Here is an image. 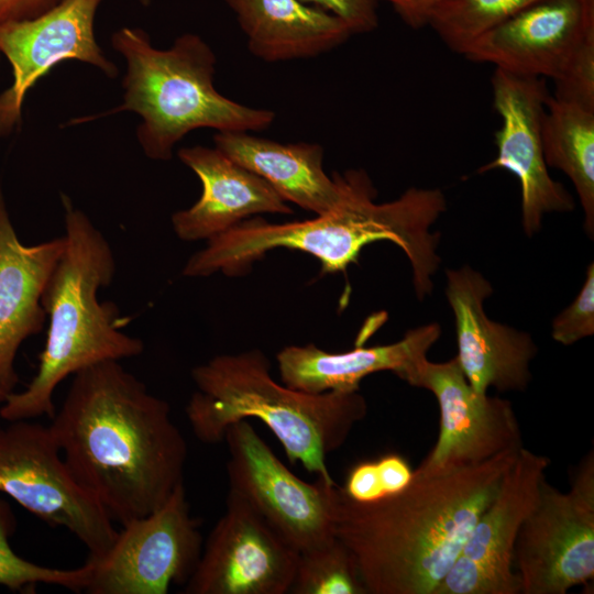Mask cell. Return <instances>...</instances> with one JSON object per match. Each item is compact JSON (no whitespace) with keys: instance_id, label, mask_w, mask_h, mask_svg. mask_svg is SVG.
Instances as JSON below:
<instances>
[{"instance_id":"cell-1","label":"cell","mask_w":594,"mask_h":594,"mask_svg":"<svg viewBox=\"0 0 594 594\" xmlns=\"http://www.w3.org/2000/svg\"><path fill=\"white\" fill-rule=\"evenodd\" d=\"M50 428L76 482L121 526L184 483L187 443L167 402L119 361L73 375Z\"/></svg>"},{"instance_id":"cell-2","label":"cell","mask_w":594,"mask_h":594,"mask_svg":"<svg viewBox=\"0 0 594 594\" xmlns=\"http://www.w3.org/2000/svg\"><path fill=\"white\" fill-rule=\"evenodd\" d=\"M518 452L475 465L415 469L407 487L374 502L353 501L337 485L333 532L352 553L366 594H433Z\"/></svg>"},{"instance_id":"cell-3","label":"cell","mask_w":594,"mask_h":594,"mask_svg":"<svg viewBox=\"0 0 594 594\" xmlns=\"http://www.w3.org/2000/svg\"><path fill=\"white\" fill-rule=\"evenodd\" d=\"M346 174V190L337 209L305 221L268 223L260 218L243 220L208 241L183 268L189 277L222 272L229 276L248 272L268 251L285 248L315 256L323 273L345 272L358 263L364 246L391 241L407 255L417 297L433 289L432 275L440 257V234L430 227L446 211L439 189L409 188L395 200L378 204L377 191L364 170Z\"/></svg>"},{"instance_id":"cell-4","label":"cell","mask_w":594,"mask_h":594,"mask_svg":"<svg viewBox=\"0 0 594 594\" xmlns=\"http://www.w3.org/2000/svg\"><path fill=\"white\" fill-rule=\"evenodd\" d=\"M62 202L65 245L42 295L48 318L45 345L29 385L0 405V417L6 421L42 416L52 419L56 411L54 391L66 377L103 361L136 356L144 350L142 340L122 331L118 308L97 297L116 273L109 242L64 194Z\"/></svg>"},{"instance_id":"cell-5","label":"cell","mask_w":594,"mask_h":594,"mask_svg":"<svg viewBox=\"0 0 594 594\" xmlns=\"http://www.w3.org/2000/svg\"><path fill=\"white\" fill-rule=\"evenodd\" d=\"M258 349L221 354L191 370L196 392L186 416L196 438L207 444L224 440L241 420L262 421L280 442L292 463L336 484L327 457L340 449L367 415L360 391L307 393L278 384Z\"/></svg>"},{"instance_id":"cell-6","label":"cell","mask_w":594,"mask_h":594,"mask_svg":"<svg viewBox=\"0 0 594 594\" xmlns=\"http://www.w3.org/2000/svg\"><path fill=\"white\" fill-rule=\"evenodd\" d=\"M111 44L125 61L123 102L69 124L134 112L142 119L136 139L145 156L168 161L174 146L194 130L262 131L275 120L274 111L244 106L215 88L217 57L197 34L185 33L161 50L152 45L144 30L121 28L112 34Z\"/></svg>"},{"instance_id":"cell-7","label":"cell","mask_w":594,"mask_h":594,"mask_svg":"<svg viewBox=\"0 0 594 594\" xmlns=\"http://www.w3.org/2000/svg\"><path fill=\"white\" fill-rule=\"evenodd\" d=\"M0 493L69 530L90 559L103 556L117 537L111 518L73 477L50 426L21 419L0 427Z\"/></svg>"},{"instance_id":"cell-8","label":"cell","mask_w":594,"mask_h":594,"mask_svg":"<svg viewBox=\"0 0 594 594\" xmlns=\"http://www.w3.org/2000/svg\"><path fill=\"white\" fill-rule=\"evenodd\" d=\"M520 594H565L594 578V451L562 492L544 480L514 549Z\"/></svg>"},{"instance_id":"cell-9","label":"cell","mask_w":594,"mask_h":594,"mask_svg":"<svg viewBox=\"0 0 594 594\" xmlns=\"http://www.w3.org/2000/svg\"><path fill=\"white\" fill-rule=\"evenodd\" d=\"M199 520L191 516L184 483L165 503L118 531L108 551L91 563L84 592L89 594H166L186 584L202 552Z\"/></svg>"},{"instance_id":"cell-10","label":"cell","mask_w":594,"mask_h":594,"mask_svg":"<svg viewBox=\"0 0 594 594\" xmlns=\"http://www.w3.org/2000/svg\"><path fill=\"white\" fill-rule=\"evenodd\" d=\"M229 450V490L243 497L295 550L317 548L334 537L336 484L295 475L258 436L249 420L231 425L224 435Z\"/></svg>"},{"instance_id":"cell-11","label":"cell","mask_w":594,"mask_h":594,"mask_svg":"<svg viewBox=\"0 0 594 594\" xmlns=\"http://www.w3.org/2000/svg\"><path fill=\"white\" fill-rule=\"evenodd\" d=\"M299 552L238 493L210 531L185 594L289 593Z\"/></svg>"},{"instance_id":"cell-12","label":"cell","mask_w":594,"mask_h":594,"mask_svg":"<svg viewBox=\"0 0 594 594\" xmlns=\"http://www.w3.org/2000/svg\"><path fill=\"white\" fill-rule=\"evenodd\" d=\"M550 459L526 448L475 522L460 556L433 594H520L514 549L534 508Z\"/></svg>"},{"instance_id":"cell-13","label":"cell","mask_w":594,"mask_h":594,"mask_svg":"<svg viewBox=\"0 0 594 594\" xmlns=\"http://www.w3.org/2000/svg\"><path fill=\"white\" fill-rule=\"evenodd\" d=\"M103 0H63L47 12L0 26V54L12 69V82L0 94V136L21 123L30 89L63 61L87 63L116 78L117 65L97 43L95 18Z\"/></svg>"},{"instance_id":"cell-14","label":"cell","mask_w":594,"mask_h":594,"mask_svg":"<svg viewBox=\"0 0 594 594\" xmlns=\"http://www.w3.org/2000/svg\"><path fill=\"white\" fill-rule=\"evenodd\" d=\"M413 386L431 392L440 414L437 441L417 471L475 465L524 447L512 403L475 392L457 358L426 360Z\"/></svg>"},{"instance_id":"cell-15","label":"cell","mask_w":594,"mask_h":594,"mask_svg":"<svg viewBox=\"0 0 594 594\" xmlns=\"http://www.w3.org/2000/svg\"><path fill=\"white\" fill-rule=\"evenodd\" d=\"M492 95L494 109L502 119L495 134L497 156L479 173L503 168L517 177L522 228L531 237L539 231L543 215L574 209L573 198L552 179L544 160L542 120L550 94L541 78L495 68Z\"/></svg>"},{"instance_id":"cell-16","label":"cell","mask_w":594,"mask_h":594,"mask_svg":"<svg viewBox=\"0 0 594 594\" xmlns=\"http://www.w3.org/2000/svg\"><path fill=\"white\" fill-rule=\"evenodd\" d=\"M594 37V0H538L491 30L462 55L505 72L558 79Z\"/></svg>"},{"instance_id":"cell-17","label":"cell","mask_w":594,"mask_h":594,"mask_svg":"<svg viewBox=\"0 0 594 594\" xmlns=\"http://www.w3.org/2000/svg\"><path fill=\"white\" fill-rule=\"evenodd\" d=\"M492 293L490 282L470 266L447 271L446 295L455 321V358L480 394H487L490 387L524 391L531 381L530 363L537 346L527 332L487 317L484 300Z\"/></svg>"},{"instance_id":"cell-18","label":"cell","mask_w":594,"mask_h":594,"mask_svg":"<svg viewBox=\"0 0 594 594\" xmlns=\"http://www.w3.org/2000/svg\"><path fill=\"white\" fill-rule=\"evenodd\" d=\"M64 245V237L23 244L0 189V405L19 382L14 362L20 345L44 327L42 295Z\"/></svg>"},{"instance_id":"cell-19","label":"cell","mask_w":594,"mask_h":594,"mask_svg":"<svg viewBox=\"0 0 594 594\" xmlns=\"http://www.w3.org/2000/svg\"><path fill=\"white\" fill-rule=\"evenodd\" d=\"M177 156L202 185L200 198L172 216L180 240H209L254 215L293 213L270 184L216 147H182Z\"/></svg>"},{"instance_id":"cell-20","label":"cell","mask_w":594,"mask_h":594,"mask_svg":"<svg viewBox=\"0 0 594 594\" xmlns=\"http://www.w3.org/2000/svg\"><path fill=\"white\" fill-rule=\"evenodd\" d=\"M441 334L438 323L406 332L397 342L333 353L315 344L289 345L277 355L283 384L307 393L354 392L366 376L383 371L396 374L413 386L416 375L428 360L427 353Z\"/></svg>"},{"instance_id":"cell-21","label":"cell","mask_w":594,"mask_h":594,"mask_svg":"<svg viewBox=\"0 0 594 594\" xmlns=\"http://www.w3.org/2000/svg\"><path fill=\"white\" fill-rule=\"evenodd\" d=\"M215 147L270 184L285 200L318 215L338 208L346 190V174L330 177L324 151L317 143H279L249 132H217Z\"/></svg>"},{"instance_id":"cell-22","label":"cell","mask_w":594,"mask_h":594,"mask_svg":"<svg viewBox=\"0 0 594 594\" xmlns=\"http://www.w3.org/2000/svg\"><path fill=\"white\" fill-rule=\"evenodd\" d=\"M257 58H310L343 44L352 32L338 16L300 0H224Z\"/></svg>"},{"instance_id":"cell-23","label":"cell","mask_w":594,"mask_h":594,"mask_svg":"<svg viewBox=\"0 0 594 594\" xmlns=\"http://www.w3.org/2000/svg\"><path fill=\"white\" fill-rule=\"evenodd\" d=\"M548 167L562 170L582 205L588 237L594 234V108L549 96L542 120Z\"/></svg>"},{"instance_id":"cell-24","label":"cell","mask_w":594,"mask_h":594,"mask_svg":"<svg viewBox=\"0 0 594 594\" xmlns=\"http://www.w3.org/2000/svg\"><path fill=\"white\" fill-rule=\"evenodd\" d=\"M538 0H438L428 25L452 51L463 52L481 36Z\"/></svg>"},{"instance_id":"cell-25","label":"cell","mask_w":594,"mask_h":594,"mask_svg":"<svg viewBox=\"0 0 594 594\" xmlns=\"http://www.w3.org/2000/svg\"><path fill=\"white\" fill-rule=\"evenodd\" d=\"M294 594H366L350 550L336 536L299 552L289 590Z\"/></svg>"},{"instance_id":"cell-26","label":"cell","mask_w":594,"mask_h":594,"mask_svg":"<svg viewBox=\"0 0 594 594\" xmlns=\"http://www.w3.org/2000/svg\"><path fill=\"white\" fill-rule=\"evenodd\" d=\"M16 528V518L11 505L0 498V585L11 591L34 590L37 584H51L74 592H84L92 565L87 560L75 569H57L28 561L15 553L10 537Z\"/></svg>"},{"instance_id":"cell-27","label":"cell","mask_w":594,"mask_h":594,"mask_svg":"<svg viewBox=\"0 0 594 594\" xmlns=\"http://www.w3.org/2000/svg\"><path fill=\"white\" fill-rule=\"evenodd\" d=\"M594 333V264L587 267L585 282L575 299L552 322V338L570 345Z\"/></svg>"},{"instance_id":"cell-28","label":"cell","mask_w":594,"mask_h":594,"mask_svg":"<svg viewBox=\"0 0 594 594\" xmlns=\"http://www.w3.org/2000/svg\"><path fill=\"white\" fill-rule=\"evenodd\" d=\"M304 3L320 8L339 19L350 29L352 34L374 31L378 25L375 0H300Z\"/></svg>"},{"instance_id":"cell-29","label":"cell","mask_w":594,"mask_h":594,"mask_svg":"<svg viewBox=\"0 0 594 594\" xmlns=\"http://www.w3.org/2000/svg\"><path fill=\"white\" fill-rule=\"evenodd\" d=\"M341 488L349 498L356 502L367 503L385 497L375 460L353 465Z\"/></svg>"},{"instance_id":"cell-30","label":"cell","mask_w":594,"mask_h":594,"mask_svg":"<svg viewBox=\"0 0 594 594\" xmlns=\"http://www.w3.org/2000/svg\"><path fill=\"white\" fill-rule=\"evenodd\" d=\"M375 461L385 496L403 491L411 482L414 470L402 455L388 453Z\"/></svg>"},{"instance_id":"cell-31","label":"cell","mask_w":594,"mask_h":594,"mask_svg":"<svg viewBox=\"0 0 594 594\" xmlns=\"http://www.w3.org/2000/svg\"><path fill=\"white\" fill-rule=\"evenodd\" d=\"M63 0H0V26L34 19Z\"/></svg>"},{"instance_id":"cell-32","label":"cell","mask_w":594,"mask_h":594,"mask_svg":"<svg viewBox=\"0 0 594 594\" xmlns=\"http://www.w3.org/2000/svg\"><path fill=\"white\" fill-rule=\"evenodd\" d=\"M387 2L402 21L413 29L428 25L430 13L438 0H375Z\"/></svg>"},{"instance_id":"cell-33","label":"cell","mask_w":594,"mask_h":594,"mask_svg":"<svg viewBox=\"0 0 594 594\" xmlns=\"http://www.w3.org/2000/svg\"><path fill=\"white\" fill-rule=\"evenodd\" d=\"M139 2H140L142 6L147 7V6L152 2V0H139Z\"/></svg>"},{"instance_id":"cell-34","label":"cell","mask_w":594,"mask_h":594,"mask_svg":"<svg viewBox=\"0 0 594 594\" xmlns=\"http://www.w3.org/2000/svg\"><path fill=\"white\" fill-rule=\"evenodd\" d=\"M0 61H1V54H0Z\"/></svg>"}]
</instances>
